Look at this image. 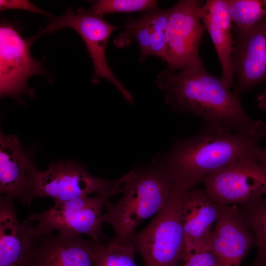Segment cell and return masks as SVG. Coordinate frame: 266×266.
Instances as JSON below:
<instances>
[{
	"label": "cell",
	"instance_id": "24",
	"mask_svg": "<svg viewBox=\"0 0 266 266\" xmlns=\"http://www.w3.org/2000/svg\"><path fill=\"white\" fill-rule=\"evenodd\" d=\"M181 260L184 266H223L210 244L184 250Z\"/></svg>",
	"mask_w": 266,
	"mask_h": 266
},
{
	"label": "cell",
	"instance_id": "19",
	"mask_svg": "<svg viewBox=\"0 0 266 266\" xmlns=\"http://www.w3.org/2000/svg\"><path fill=\"white\" fill-rule=\"evenodd\" d=\"M238 209L257 246L252 266H266V198L261 197Z\"/></svg>",
	"mask_w": 266,
	"mask_h": 266
},
{
	"label": "cell",
	"instance_id": "1",
	"mask_svg": "<svg viewBox=\"0 0 266 266\" xmlns=\"http://www.w3.org/2000/svg\"><path fill=\"white\" fill-rule=\"evenodd\" d=\"M168 68L158 75L156 83L172 110L192 114L204 123L234 133L266 137V125L245 112L240 97L208 73L202 63L178 70Z\"/></svg>",
	"mask_w": 266,
	"mask_h": 266
},
{
	"label": "cell",
	"instance_id": "11",
	"mask_svg": "<svg viewBox=\"0 0 266 266\" xmlns=\"http://www.w3.org/2000/svg\"><path fill=\"white\" fill-rule=\"evenodd\" d=\"M237 34L233 62L236 82L233 93L242 92L266 81V18Z\"/></svg>",
	"mask_w": 266,
	"mask_h": 266
},
{
	"label": "cell",
	"instance_id": "28",
	"mask_svg": "<svg viewBox=\"0 0 266 266\" xmlns=\"http://www.w3.org/2000/svg\"><path fill=\"white\" fill-rule=\"evenodd\" d=\"M173 266H184L183 265H179L178 264Z\"/></svg>",
	"mask_w": 266,
	"mask_h": 266
},
{
	"label": "cell",
	"instance_id": "27",
	"mask_svg": "<svg viewBox=\"0 0 266 266\" xmlns=\"http://www.w3.org/2000/svg\"><path fill=\"white\" fill-rule=\"evenodd\" d=\"M259 160L260 163L266 168V147L261 149L259 154Z\"/></svg>",
	"mask_w": 266,
	"mask_h": 266
},
{
	"label": "cell",
	"instance_id": "20",
	"mask_svg": "<svg viewBox=\"0 0 266 266\" xmlns=\"http://www.w3.org/2000/svg\"><path fill=\"white\" fill-rule=\"evenodd\" d=\"M229 11L237 34L266 18V0H228Z\"/></svg>",
	"mask_w": 266,
	"mask_h": 266
},
{
	"label": "cell",
	"instance_id": "6",
	"mask_svg": "<svg viewBox=\"0 0 266 266\" xmlns=\"http://www.w3.org/2000/svg\"><path fill=\"white\" fill-rule=\"evenodd\" d=\"M112 196L95 195L54 202L45 211L31 213L27 219L34 224L37 235L57 233L69 235L87 234L95 241L102 237L103 208Z\"/></svg>",
	"mask_w": 266,
	"mask_h": 266
},
{
	"label": "cell",
	"instance_id": "22",
	"mask_svg": "<svg viewBox=\"0 0 266 266\" xmlns=\"http://www.w3.org/2000/svg\"><path fill=\"white\" fill-rule=\"evenodd\" d=\"M125 28L124 31L115 38V44L122 48L129 45L132 39H135L140 49L139 62H143L151 55L150 31L145 15L137 20L130 19Z\"/></svg>",
	"mask_w": 266,
	"mask_h": 266
},
{
	"label": "cell",
	"instance_id": "15",
	"mask_svg": "<svg viewBox=\"0 0 266 266\" xmlns=\"http://www.w3.org/2000/svg\"><path fill=\"white\" fill-rule=\"evenodd\" d=\"M209 244L223 266H240L255 243L236 205H224Z\"/></svg>",
	"mask_w": 266,
	"mask_h": 266
},
{
	"label": "cell",
	"instance_id": "13",
	"mask_svg": "<svg viewBox=\"0 0 266 266\" xmlns=\"http://www.w3.org/2000/svg\"><path fill=\"white\" fill-rule=\"evenodd\" d=\"M36 169L23 151L16 135H0V192L30 205L34 200L33 185Z\"/></svg>",
	"mask_w": 266,
	"mask_h": 266
},
{
	"label": "cell",
	"instance_id": "16",
	"mask_svg": "<svg viewBox=\"0 0 266 266\" xmlns=\"http://www.w3.org/2000/svg\"><path fill=\"white\" fill-rule=\"evenodd\" d=\"M224 206L195 187L185 193L181 204L184 250L209 244L212 227L220 218Z\"/></svg>",
	"mask_w": 266,
	"mask_h": 266
},
{
	"label": "cell",
	"instance_id": "3",
	"mask_svg": "<svg viewBox=\"0 0 266 266\" xmlns=\"http://www.w3.org/2000/svg\"><path fill=\"white\" fill-rule=\"evenodd\" d=\"M122 180L123 195L116 203L106 204L102 219L112 227L115 236L130 238L142 221L166 205L173 180L155 158L150 166L132 169Z\"/></svg>",
	"mask_w": 266,
	"mask_h": 266
},
{
	"label": "cell",
	"instance_id": "8",
	"mask_svg": "<svg viewBox=\"0 0 266 266\" xmlns=\"http://www.w3.org/2000/svg\"><path fill=\"white\" fill-rule=\"evenodd\" d=\"M204 192L216 202L243 204L266 194V168L259 156L242 159L201 181Z\"/></svg>",
	"mask_w": 266,
	"mask_h": 266
},
{
	"label": "cell",
	"instance_id": "12",
	"mask_svg": "<svg viewBox=\"0 0 266 266\" xmlns=\"http://www.w3.org/2000/svg\"><path fill=\"white\" fill-rule=\"evenodd\" d=\"M92 239L54 232L37 235L26 266H94Z\"/></svg>",
	"mask_w": 266,
	"mask_h": 266
},
{
	"label": "cell",
	"instance_id": "4",
	"mask_svg": "<svg viewBox=\"0 0 266 266\" xmlns=\"http://www.w3.org/2000/svg\"><path fill=\"white\" fill-rule=\"evenodd\" d=\"M189 190L173 184L164 208L145 228L130 237L145 266H173L181 260L185 247L181 204Z\"/></svg>",
	"mask_w": 266,
	"mask_h": 266
},
{
	"label": "cell",
	"instance_id": "25",
	"mask_svg": "<svg viewBox=\"0 0 266 266\" xmlns=\"http://www.w3.org/2000/svg\"><path fill=\"white\" fill-rule=\"evenodd\" d=\"M17 9L29 12L38 13L49 16L50 14L36 6L33 3L27 0H0V10Z\"/></svg>",
	"mask_w": 266,
	"mask_h": 266
},
{
	"label": "cell",
	"instance_id": "9",
	"mask_svg": "<svg viewBox=\"0 0 266 266\" xmlns=\"http://www.w3.org/2000/svg\"><path fill=\"white\" fill-rule=\"evenodd\" d=\"M202 4L183 0L169 8L164 59L168 69L175 71L202 63L198 54L205 30L199 16Z\"/></svg>",
	"mask_w": 266,
	"mask_h": 266
},
{
	"label": "cell",
	"instance_id": "2",
	"mask_svg": "<svg viewBox=\"0 0 266 266\" xmlns=\"http://www.w3.org/2000/svg\"><path fill=\"white\" fill-rule=\"evenodd\" d=\"M262 139L204 123L196 134L174 140L167 153L155 158L174 182L193 189L236 161L258 156Z\"/></svg>",
	"mask_w": 266,
	"mask_h": 266
},
{
	"label": "cell",
	"instance_id": "10",
	"mask_svg": "<svg viewBox=\"0 0 266 266\" xmlns=\"http://www.w3.org/2000/svg\"><path fill=\"white\" fill-rule=\"evenodd\" d=\"M31 39L26 40L8 22L0 26V93L1 97L18 98L29 90L27 81L42 73L39 62L30 53Z\"/></svg>",
	"mask_w": 266,
	"mask_h": 266
},
{
	"label": "cell",
	"instance_id": "7",
	"mask_svg": "<svg viewBox=\"0 0 266 266\" xmlns=\"http://www.w3.org/2000/svg\"><path fill=\"white\" fill-rule=\"evenodd\" d=\"M65 27L72 28L77 32L86 45L94 66L92 82L96 84L100 78L107 79L128 102L132 103V95L114 75L105 56L106 47L110 35L122 27L112 25L103 16L90 13L82 8L77 10V13L68 8L61 16L53 19L41 33H52Z\"/></svg>",
	"mask_w": 266,
	"mask_h": 266
},
{
	"label": "cell",
	"instance_id": "18",
	"mask_svg": "<svg viewBox=\"0 0 266 266\" xmlns=\"http://www.w3.org/2000/svg\"><path fill=\"white\" fill-rule=\"evenodd\" d=\"M92 241L94 266H138L134 261L136 249L130 238L115 236L111 239Z\"/></svg>",
	"mask_w": 266,
	"mask_h": 266
},
{
	"label": "cell",
	"instance_id": "17",
	"mask_svg": "<svg viewBox=\"0 0 266 266\" xmlns=\"http://www.w3.org/2000/svg\"><path fill=\"white\" fill-rule=\"evenodd\" d=\"M199 16L208 33L220 62V78L229 88L234 86L233 62L232 21L228 0H207L199 9Z\"/></svg>",
	"mask_w": 266,
	"mask_h": 266
},
{
	"label": "cell",
	"instance_id": "5",
	"mask_svg": "<svg viewBox=\"0 0 266 266\" xmlns=\"http://www.w3.org/2000/svg\"><path fill=\"white\" fill-rule=\"evenodd\" d=\"M122 191L121 178L111 180L93 176L81 164L66 160L52 162L44 171L36 169L33 185L34 199L48 197L54 202L92 194L113 197Z\"/></svg>",
	"mask_w": 266,
	"mask_h": 266
},
{
	"label": "cell",
	"instance_id": "26",
	"mask_svg": "<svg viewBox=\"0 0 266 266\" xmlns=\"http://www.w3.org/2000/svg\"><path fill=\"white\" fill-rule=\"evenodd\" d=\"M259 107L266 112V88L256 97Z\"/></svg>",
	"mask_w": 266,
	"mask_h": 266
},
{
	"label": "cell",
	"instance_id": "14",
	"mask_svg": "<svg viewBox=\"0 0 266 266\" xmlns=\"http://www.w3.org/2000/svg\"><path fill=\"white\" fill-rule=\"evenodd\" d=\"M13 200L0 198V266H26L37 238L32 222L18 221Z\"/></svg>",
	"mask_w": 266,
	"mask_h": 266
},
{
	"label": "cell",
	"instance_id": "21",
	"mask_svg": "<svg viewBox=\"0 0 266 266\" xmlns=\"http://www.w3.org/2000/svg\"><path fill=\"white\" fill-rule=\"evenodd\" d=\"M169 12V8L154 9L144 14L150 31L151 55L160 57L164 60L166 54V30Z\"/></svg>",
	"mask_w": 266,
	"mask_h": 266
},
{
	"label": "cell",
	"instance_id": "23",
	"mask_svg": "<svg viewBox=\"0 0 266 266\" xmlns=\"http://www.w3.org/2000/svg\"><path fill=\"white\" fill-rule=\"evenodd\" d=\"M157 1L154 0H98L92 2L86 10L91 14L103 16L114 13H130L156 9Z\"/></svg>",
	"mask_w": 266,
	"mask_h": 266
}]
</instances>
